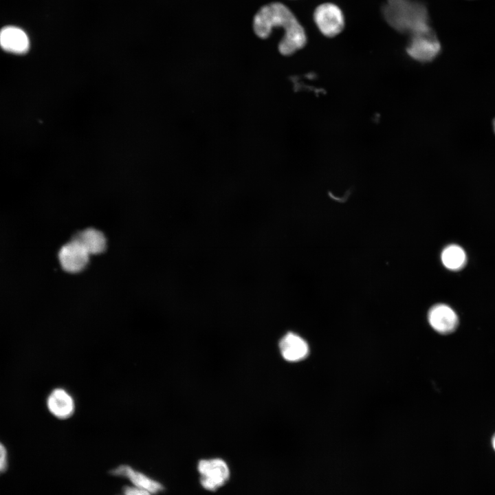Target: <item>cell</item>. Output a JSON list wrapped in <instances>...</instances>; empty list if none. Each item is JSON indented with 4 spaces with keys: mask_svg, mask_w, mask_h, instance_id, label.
<instances>
[{
    "mask_svg": "<svg viewBox=\"0 0 495 495\" xmlns=\"http://www.w3.org/2000/svg\"><path fill=\"white\" fill-rule=\"evenodd\" d=\"M297 19L293 12L283 3L272 2L262 6L253 19V30L261 38H267L275 28L283 30Z\"/></svg>",
    "mask_w": 495,
    "mask_h": 495,
    "instance_id": "6da1fadb",
    "label": "cell"
},
{
    "mask_svg": "<svg viewBox=\"0 0 495 495\" xmlns=\"http://www.w3.org/2000/svg\"><path fill=\"white\" fill-rule=\"evenodd\" d=\"M313 20L319 32L328 38L339 35L345 28L342 9L331 2L319 4L314 10Z\"/></svg>",
    "mask_w": 495,
    "mask_h": 495,
    "instance_id": "7a4b0ae2",
    "label": "cell"
},
{
    "mask_svg": "<svg viewBox=\"0 0 495 495\" xmlns=\"http://www.w3.org/2000/svg\"><path fill=\"white\" fill-rule=\"evenodd\" d=\"M407 53L413 59L428 63L439 54L441 44L430 28L413 34L407 47Z\"/></svg>",
    "mask_w": 495,
    "mask_h": 495,
    "instance_id": "3957f363",
    "label": "cell"
},
{
    "mask_svg": "<svg viewBox=\"0 0 495 495\" xmlns=\"http://www.w3.org/2000/svg\"><path fill=\"white\" fill-rule=\"evenodd\" d=\"M197 470L200 474L201 485L209 491L217 490L223 485L230 477L228 465L225 461L219 458L200 460Z\"/></svg>",
    "mask_w": 495,
    "mask_h": 495,
    "instance_id": "277c9868",
    "label": "cell"
},
{
    "mask_svg": "<svg viewBox=\"0 0 495 495\" xmlns=\"http://www.w3.org/2000/svg\"><path fill=\"white\" fill-rule=\"evenodd\" d=\"M89 256L82 246L73 239L65 243L58 253L61 268L69 274H77L85 270Z\"/></svg>",
    "mask_w": 495,
    "mask_h": 495,
    "instance_id": "5b68a950",
    "label": "cell"
},
{
    "mask_svg": "<svg viewBox=\"0 0 495 495\" xmlns=\"http://www.w3.org/2000/svg\"><path fill=\"white\" fill-rule=\"evenodd\" d=\"M428 322L441 334H449L456 329L459 319L455 311L445 304H437L429 310Z\"/></svg>",
    "mask_w": 495,
    "mask_h": 495,
    "instance_id": "8992f818",
    "label": "cell"
},
{
    "mask_svg": "<svg viewBox=\"0 0 495 495\" xmlns=\"http://www.w3.org/2000/svg\"><path fill=\"white\" fill-rule=\"evenodd\" d=\"M111 474L125 478L133 486L146 490L152 494H157L164 490V486L158 481L128 465H120L114 468Z\"/></svg>",
    "mask_w": 495,
    "mask_h": 495,
    "instance_id": "52a82bcc",
    "label": "cell"
},
{
    "mask_svg": "<svg viewBox=\"0 0 495 495\" xmlns=\"http://www.w3.org/2000/svg\"><path fill=\"white\" fill-rule=\"evenodd\" d=\"M307 42L306 32L297 19L283 30V35L278 43V49L283 55H292L302 49Z\"/></svg>",
    "mask_w": 495,
    "mask_h": 495,
    "instance_id": "ba28073f",
    "label": "cell"
},
{
    "mask_svg": "<svg viewBox=\"0 0 495 495\" xmlns=\"http://www.w3.org/2000/svg\"><path fill=\"white\" fill-rule=\"evenodd\" d=\"M46 403L50 412L58 419L69 418L75 410L72 396L62 388L54 389L48 395Z\"/></svg>",
    "mask_w": 495,
    "mask_h": 495,
    "instance_id": "9c48e42d",
    "label": "cell"
},
{
    "mask_svg": "<svg viewBox=\"0 0 495 495\" xmlns=\"http://www.w3.org/2000/svg\"><path fill=\"white\" fill-rule=\"evenodd\" d=\"M282 357L288 362H298L309 354V346L300 336L293 332L287 333L279 342Z\"/></svg>",
    "mask_w": 495,
    "mask_h": 495,
    "instance_id": "30bf717a",
    "label": "cell"
},
{
    "mask_svg": "<svg viewBox=\"0 0 495 495\" xmlns=\"http://www.w3.org/2000/svg\"><path fill=\"white\" fill-rule=\"evenodd\" d=\"M0 46L6 52L22 54L29 50L30 41L23 30L6 26L0 30Z\"/></svg>",
    "mask_w": 495,
    "mask_h": 495,
    "instance_id": "8fae6325",
    "label": "cell"
},
{
    "mask_svg": "<svg viewBox=\"0 0 495 495\" xmlns=\"http://www.w3.org/2000/svg\"><path fill=\"white\" fill-rule=\"evenodd\" d=\"M87 251L89 255H97L103 253L107 248V239L104 234L95 228H87L77 231L72 239Z\"/></svg>",
    "mask_w": 495,
    "mask_h": 495,
    "instance_id": "7c38bea8",
    "label": "cell"
},
{
    "mask_svg": "<svg viewBox=\"0 0 495 495\" xmlns=\"http://www.w3.org/2000/svg\"><path fill=\"white\" fill-rule=\"evenodd\" d=\"M441 261L448 269L459 270L465 265L467 257L462 248L453 244L443 249L441 253Z\"/></svg>",
    "mask_w": 495,
    "mask_h": 495,
    "instance_id": "4fadbf2b",
    "label": "cell"
},
{
    "mask_svg": "<svg viewBox=\"0 0 495 495\" xmlns=\"http://www.w3.org/2000/svg\"><path fill=\"white\" fill-rule=\"evenodd\" d=\"M8 468V452L4 445L0 442V474L6 472Z\"/></svg>",
    "mask_w": 495,
    "mask_h": 495,
    "instance_id": "5bb4252c",
    "label": "cell"
},
{
    "mask_svg": "<svg viewBox=\"0 0 495 495\" xmlns=\"http://www.w3.org/2000/svg\"><path fill=\"white\" fill-rule=\"evenodd\" d=\"M122 495H152V494L135 486L127 485L123 488Z\"/></svg>",
    "mask_w": 495,
    "mask_h": 495,
    "instance_id": "9a60e30c",
    "label": "cell"
},
{
    "mask_svg": "<svg viewBox=\"0 0 495 495\" xmlns=\"http://www.w3.org/2000/svg\"><path fill=\"white\" fill-rule=\"evenodd\" d=\"M492 446L495 450V434L493 436V438L492 439Z\"/></svg>",
    "mask_w": 495,
    "mask_h": 495,
    "instance_id": "2e32d148",
    "label": "cell"
},
{
    "mask_svg": "<svg viewBox=\"0 0 495 495\" xmlns=\"http://www.w3.org/2000/svg\"><path fill=\"white\" fill-rule=\"evenodd\" d=\"M493 127H494V133H495V119H494V121H493Z\"/></svg>",
    "mask_w": 495,
    "mask_h": 495,
    "instance_id": "e0dca14e",
    "label": "cell"
}]
</instances>
